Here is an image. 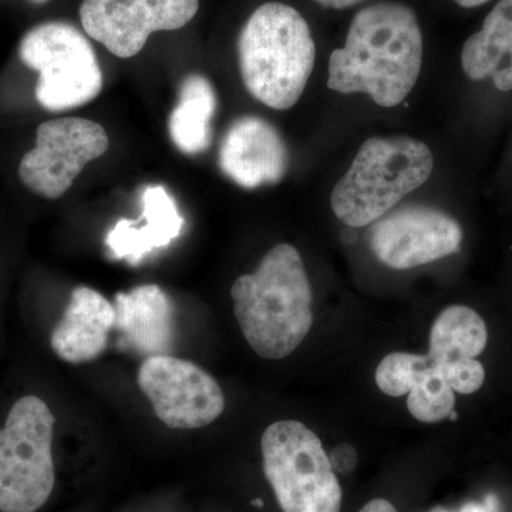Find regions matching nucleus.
Listing matches in <instances>:
<instances>
[{"instance_id":"1","label":"nucleus","mask_w":512,"mask_h":512,"mask_svg":"<svg viewBox=\"0 0 512 512\" xmlns=\"http://www.w3.org/2000/svg\"><path fill=\"white\" fill-rule=\"evenodd\" d=\"M423 64V33L409 6L379 2L359 10L345 46L329 57L328 86L365 93L377 106H399L412 93Z\"/></svg>"},{"instance_id":"2","label":"nucleus","mask_w":512,"mask_h":512,"mask_svg":"<svg viewBox=\"0 0 512 512\" xmlns=\"http://www.w3.org/2000/svg\"><path fill=\"white\" fill-rule=\"evenodd\" d=\"M231 296L242 333L262 359H285L311 332V282L292 245L272 248L254 274L239 276Z\"/></svg>"},{"instance_id":"3","label":"nucleus","mask_w":512,"mask_h":512,"mask_svg":"<svg viewBox=\"0 0 512 512\" xmlns=\"http://www.w3.org/2000/svg\"><path fill=\"white\" fill-rule=\"evenodd\" d=\"M238 59L248 93L271 109L289 110L301 99L315 67V40L298 10L269 2L242 28Z\"/></svg>"},{"instance_id":"4","label":"nucleus","mask_w":512,"mask_h":512,"mask_svg":"<svg viewBox=\"0 0 512 512\" xmlns=\"http://www.w3.org/2000/svg\"><path fill=\"white\" fill-rule=\"evenodd\" d=\"M433 168V153L421 141L369 138L333 188L330 207L348 227H369L426 183Z\"/></svg>"},{"instance_id":"5","label":"nucleus","mask_w":512,"mask_h":512,"mask_svg":"<svg viewBox=\"0 0 512 512\" xmlns=\"http://www.w3.org/2000/svg\"><path fill=\"white\" fill-rule=\"evenodd\" d=\"M266 480L284 512H340L342 488L322 441L296 420L275 421L262 434Z\"/></svg>"},{"instance_id":"6","label":"nucleus","mask_w":512,"mask_h":512,"mask_svg":"<svg viewBox=\"0 0 512 512\" xmlns=\"http://www.w3.org/2000/svg\"><path fill=\"white\" fill-rule=\"evenodd\" d=\"M56 419L36 396L13 404L0 429V512H36L55 488Z\"/></svg>"},{"instance_id":"7","label":"nucleus","mask_w":512,"mask_h":512,"mask_svg":"<svg viewBox=\"0 0 512 512\" xmlns=\"http://www.w3.org/2000/svg\"><path fill=\"white\" fill-rule=\"evenodd\" d=\"M20 60L39 72L36 99L49 111L77 109L103 90V72L89 40L73 25L49 22L26 33Z\"/></svg>"},{"instance_id":"8","label":"nucleus","mask_w":512,"mask_h":512,"mask_svg":"<svg viewBox=\"0 0 512 512\" xmlns=\"http://www.w3.org/2000/svg\"><path fill=\"white\" fill-rule=\"evenodd\" d=\"M109 147V136L96 121L80 117L46 121L37 128L35 148L20 161V180L40 197L57 200Z\"/></svg>"},{"instance_id":"9","label":"nucleus","mask_w":512,"mask_h":512,"mask_svg":"<svg viewBox=\"0 0 512 512\" xmlns=\"http://www.w3.org/2000/svg\"><path fill=\"white\" fill-rule=\"evenodd\" d=\"M137 383L158 419L170 429H202L225 409L220 384L190 360L170 355L147 357L138 370Z\"/></svg>"},{"instance_id":"10","label":"nucleus","mask_w":512,"mask_h":512,"mask_svg":"<svg viewBox=\"0 0 512 512\" xmlns=\"http://www.w3.org/2000/svg\"><path fill=\"white\" fill-rule=\"evenodd\" d=\"M200 0H83L84 32L120 59L137 56L154 32L184 28Z\"/></svg>"},{"instance_id":"11","label":"nucleus","mask_w":512,"mask_h":512,"mask_svg":"<svg viewBox=\"0 0 512 512\" xmlns=\"http://www.w3.org/2000/svg\"><path fill=\"white\" fill-rule=\"evenodd\" d=\"M463 231L446 212L410 205L389 212L375 222L369 234L370 249L382 264L412 269L456 254Z\"/></svg>"},{"instance_id":"12","label":"nucleus","mask_w":512,"mask_h":512,"mask_svg":"<svg viewBox=\"0 0 512 512\" xmlns=\"http://www.w3.org/2000/svg\"><path fill=\"white\" fill-rule=\"evenodd\" d=\"M288 150L276 128L255 116L241 117L225 133L221 170L239 187L278 184L288 170Z\"/></svg>"},{"instance_id":"13","label":"nucleus","mask_w":512,"mask_h":512,"mask_svg":"<svg viewBox=\"0 0 512 512\" xmlns=\"http://www.w3.org/2000/svg\"><path fill=\"white\" fill-rule=\"evenodd\" d=\"M114 328L124 349L167 355L174 338V308L157 285H141L114 298Z\"/></svg>"},{"instance_id":"14","label":"nucleus","mask_w":512,"mask_h":512,"mask_svg":"<svg viewBox=\"0 0 512 512\" xmlns=\"http://www.w3.org/2000/svg\"><path fill=\"white\" fill-rule=\"evenodd\" d=\"M114 328V306L101 293L79 286L70 296L50 346L63 362L80 365L103 355Z\"/></svg>"},{"instance_id":"15","label":"nucleus","mask_w":512,"mask_h":512,"mask_svg":"<svg viewBox=\"0 0 512 512\" xmlns=\"http://www.w3.org/2000/svg\"><path fill=\"white\" fill-rule=\"evenodd\" d=\"M141 220H120L107 235L106 244L114 258L137 264L156 249L167 247L180 237L184 218L174 198L163 185H150L143 192Z\"/></svg>"},{"instance_id":"16","label":"nucleus","mask_w":512,"mask_h":512,"mask_svg":"<svg viewBox=\"0 0 512 512\" xmlns=\"http://www.w3.org/2000/svg\"><path fill=\"white\" fill-rule=\"evenodd\" d=\"M461 64L471 80L491 77L501 92L512 90V0H500L488 13L483 28L468 37Z\"/></svg>"},{"instance_id":"17","label":"nucleus","mask_w":512,"mask_h":512,"mask_svg":"<svg viewBox=\"0 0 512 512\" xmlns=\"http://www.w3.org/2000/svg\"><path fill=\"white\" fill-rule=\"evenodd\" d=\"M215 111L217 94L210 80L201 74L185 77L177 106L168 119V133L181 153L195 156L210 148Z\"/></svg>"},{"instance_id":"18","label":"nucleus","mask_w":512,"mask_h":512,"mask_svg":"<svg viewBox=\"0 0 512 512\" xmlns=\"http://www.w3.org/2000/svg\"><path fill=\"white\" fill-rule=\"evenodd\" d=\"M487 342V326L474 309L464 305L448 306L431 326L427 356L434 365L477 357L484 352Z\"/></svg>"},{"instance_id":"19","label":"nucleus","mask_w":512,"mask_h":512,"mask_svg":"<svg viewBox=\"0 0 512 512\" xmlns=\"http://www.w3.org/2000/svg\"><path fill=\"white\" fill-rule=\"evenodd\" d=\"M456 407L454 390L448 386L439 367L427 362L417 373L416 382L407 394V409L421 423H439L450 417Z\"/></svg>"},{"instance_id":"20","label":"nucleus","mask_w":512,"mask_h":512,"mask_svg":"<svg viewBox=\"0 0 512 512\" xmlns=\"http://www.w3.org/2000/svg\"><path fill=\"white\" fill-rule=\"evenodd\" d=\"M429 356L414 353L394 352L384 357L376 369V384L380 392L390 397H402L409 394L417 373L427 365Z\"/></svg>"},{"instance_id":"21","label":"nucleus","mask_w":512,"mask_h":512,"mask_svg":"<svg viewBox=\"0 0 512 512\" xmlns=\"http://www.w3.org/2000/svg\"><path fill=\"white\" fill-rule=\"evenodd\" d=\"M436 366L439 367L441 375L454 392L473 394L478 392L484 384V366L476 357L450 360Z\"/></svg>"},{"instance_id":"22","label":"nucleus","mask_w":512,"mask_h":512,"mask_svg":"<svg viewBox=\"0 0 512 512\" xmlns=\"http://www.w3.org/2000/svg\"><path fill=\"white\" fill-rule=\"evenodd\" d=\"M329 460L333 470L339 471L340 474H349L355 470L357 451L352 444H340V446L333 448Z\"/></svg>"},{"instance_id":"23","label":"nucleus","mask_w":512,"mask_h":512,"mask_svg":"<svg viewBox=\"0 0 512 512\" xmlns=\"http://www.w3.org/2000/svg\"><path fill=\"white\" fill-rule=\"evenodd\" d=\"M458 512H498L497 497L493 494L487 495L484 503H467Z\"/></svg>"},{"instance_id":"24","label":"nucleus","mask_w":512,"mask_h":512,"mask_svg":"<svg viewBox=\"0 0 512 512\" xmlns=\"http://www.w3.org/2000/svg\"><path fill=\"white\" fill-rule=\"evenodd\" d=\"M359 512H397V510L390 501L375 498V500L369 501Z\"/></svg>"},{"instance_id":"25","label":"nucleus","mask_w":512,"mask_h":512,"mask_svg":"<svg viewBox=\"0 0 512 512\" xmlns=\"http://www.w3.org/2000/svg\"><path fill=\"white\" fill-rule=\"evenodd\" d=\"M323 8L329 9H348L352 6L359 5V3L365 2V0H313Z\"/></svg>"},{"instance_id":"26","label":"nucleus","mask_w":512,"mask_h":512,"mask_svg":"<svg viewBox=\"0 0 512 512\" xmlns=\"http://www.w3.org/2000/svg\"><path fill=\"white\" fill-rule=\"evenodd\" d=\"M457 5H460L461 8H477V6L485 5V3L490 2V0H454Z\"/></svg>"},{"instance_id":"27","label":"nucleus","mask_w":512,"mask_h":512,"mask_svg":"<svg viewBox=\"0 0 512 512\" xmlns=\"http://www.w3.org/2000/svg\"><path fill=\"white\" fill-rule=\"evenodd\" d=\"M429 512H453V511L447 510V508H444V507H436V508H433V510H431Z\"/></svg>"},{"instance_id":"28","label":"nucleus","mask_w":512,"mask_h":512,"mask_svg":"<svg viewBox=\"0 0 512 512\" xmlns=\"http://www.w3.org/2000/svg\"><path fill=\"white\" fill-rule=\"evenodd\" d=\"M29 2L36 3V5H43V3L49 2V0H29Z\"/></svg>"},{"instance_id":"29","label":"nucleus","mask_w":512,"mask_h":512,"mask_svg":"<svg viewBox=\"0 0 512 512\" xmlns=\"http://www.w3.org/2000/svg\"><path fill=\"white\" fill-rule=\"evenodd\" d=\"M254 505H255V507H262V505H264V503H262L261 500H255Z\"/></svg>"}]
</instances>
